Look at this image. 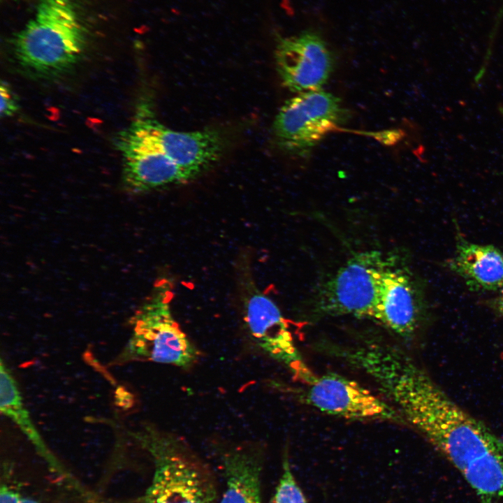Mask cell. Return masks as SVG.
<instances>
[{
	"label": "cell",
	"mask_w": 503,
	"mask_h": 503,
	"mask_svg": "<svg viewBox=\"0 0 503 503\" xmlns=\"http://www.w3.org/2000/svg\"><path fill=\"white\" fill-rule=\"evenodd\" d=\"M347 118L348 112L333 94L321 89L300 93L280 108L273 124L275 138L286 152L307 156Z\"/></svg>",
	"instance_id": "obj_8"
},
{
	"label": "cell",
	"mask_w": 503,
	"mask_h": 503,
	"mask_svg": "<svg viewBox=\"0 0 503 503\" xmlns=\"http://www.w3.org/2000/svg\"><path fill=\"white\" fill-rule=\"evenodd\" d=\"M242 314L252 340L268 357L283 365L306 385L316 377L306 364L286 319L276 303L256 286L247 271L240 278Z\"/></svg>",
	"instance_id": "obj_7"
},
{
	"label": "cell",
	"mask_w": 503,
	"mask_h": 503,
	"mask_svg": "<svg viewBox=\"0 0 503 503\" xmlns=\"http://www.w3.org/2000/svg\"><path fill=\"white\" fill-rule=\"evenodd\" d=\"M12 44L15 60L31 75L52 78L71 69L85 45L73 0H42Z\"/></svg>",
	"instance_id": "obj_2"
},
{
	"label": "cell",
	"mask_w": 503,
	"mask_h": 503,
	"mask_svg": "<svg viewBox=\"0 0 503 503\" xmlns=\"http://www.w3.org/2000/svg\"><path fill=\"white\" fill-rule=\"evenodd\" d=\"M493 309L503 316V292L490 302Z\"/></svg>",
	"instance_id": "obj_19"
},
{
	"label": "cell",
	"mask_w": 503,
	"mask_h": 503,
	"mask_svg": "<svg viewBox=\"0 0 503 503\" xmlns=\"http://www.w3.org/2000/svg\"><path fill=\"white\" fill-rule=\"evenodd\" d=\"M118 135L161 152L195 177L218 162L225 148L217 129L179 131L166 126L147 98L139 101L131 124Z\"/></svg>",
	"instance_id": "obj_5"
},
{
	"label": "cell",
	"mask_w": 503,
	"mask_h": 503,
	"mask_svg": "<svg viewBox=\"0 0 503 503\" xmlns=\"http://www.w3.org/2000/svg\"><path fill=\"white\" fill-rule=\"evenodd\" d=\"M172 291L170 282L161 280L136 312L133 334L119 358L122 361H151L189 369L199 360L200 351L173 316Z\"/></svg>",
	"instance_id": "obj_4"
},
{
	"label": "cell",
	"mask_w": 503,
	"mask_h": 503,
	"mask_svg": "<svg viewBox=\"0 0 503 503\" xmlns=\"http://www.w3.org/2000/svg\"><path fill=\"white\" fill-rule=\"evenodd\" d=\"M0 94L1 117H8L14 115L19 110V104L16 95L8 83L1 82Z\"/></svg>",
	"instance_id": "obj_17"
},
{
	"label": "cell",
	"mask_w": 503,
	"mask_h": 503,
	"mask_svg": "<svg viewBox=\"0 0 503 503\" xmlns=\"http://www.w3.org/2000/svg\"><path fill=\"white\" fill-rule=\"evenodd\" d=\"M298 391L302 402L326 414L351 421L404 425L383 397L358 382L335 372L316 376Z\"/></svg>",
	"instance_id": "obj_9"
},
{
	"label": "cell",
	"mask_w": 503,
	"mask_h": 503,
	"mask_svg": "<svg viewBox=\"0 0 503 503\" xmlns=\"http://www.w3.org/2000/svg\"><path fill=\"white\" fill-rule=\"evenodd\" d=\"M427 310L423 283L406 263L391 256L381 277L372 319L409 340L418 331Z\"/></svg>",
	"instance_id": "obj_10"
},
{
	"label": "cell",
	"mask_w": 503,
	"mask_h": 503,
	"mask_svg": "<svg viewBox=\"0 0 503 503\" xmlns=\"http://www.w3.org/2000/svg\"><path fill=\"white\" fill-rule=\"evenodd\" d=\"M20 503H39L36 500L31 498V497H22Z\"/></svg>",
	"instance_id": "obj_20"
},
{
	"label": "cell",
	"mask_w": 503,
	"mask_h": 503,
	"mask_svg": "<svg viewBox=\"0 0 503 503\" xmlns=\"http://www.w3.org/2000/svg\"><path fill=\"white\" fill-rule=\"evenodd\" d=\"M115 145L122 156L123 184L129 193H145L196 178L158 151L119 136Z\"/></svg>",
	"instance_id": "obj_12"
},
{
	"label": "cell",
	"mask_w": 503,
	"mask_h": 503,
	"mask_svg": "<svg viewBox=\"0 0 503 503\" xmlns=\"http://www.w3.org/2000/svg\"><path fill=\"white\" fill-rule=\"evenodd\" d=\"M261 456L257 449L238 448L224 456L225 490L219 503H261Z\"/></svg>",
	"instance_id": "obj_14"
},
{
	"label": "cell",
	"mask_w": 503,
	"mask_h": 503,
	"mask_svg": "<svg viewBox=\"0 0 503 503\" xmlns=\"http://www.w3.org/2000/svg\"><path fill=\"white\" fill-rule=\"evenodd\" d=\"M389 258L376 250L350 258L319 287L313 300L314 313L372 319L381 277Z\"/></svg>",
	"instance_id": "obj_6"
},
{
	"label": "cell",
	"mask_w": 503,
	"mask_h": 503,
	"mask_svg": "<svg viewBox=\"0 0 503 503\" xmlns=\"http://www.w3.org/2000/svg\"><path fill=\"white\" fill-rule=\"evenodd\" d=\"M0 409L9 417L34 443L39 452L51 462L50 455L37 430L32 423L29 412L24 407L17 383L7 366L1 360L0 366Z\"/></svg>",
	"instance_id": "obj_15"
},
{
	"label": "cell",
	"mask_w": 503,
	"mask_h": 503,
	"mask_svg": "<svg viewBox=\"0 0 503 503\" xmlns=\"http://www.w3.org/2000/svg\"><path fill=\"white\" fill-rule=\"evenodd\" d=\"M455 250L442 266L463 279L470 291L497 292L503 289V253L493 245L468 241L455 222Z\"/></svg>",
	"instance_id": "obj_13"
},
{
	"label": "cell",
	"mask_w": 503,
	"mask_h": 503,
	"mask_svg": "<svg viewBox=\"0 0 503 503\" xmlns=\"http://www.w3.org/2000/svg\"><path fill=\"white\" fill-rule=\"evenodd\" d=\"M22 495L16 487L4 482L1 486L0 503H20Z\"/></svg>",
	"instance_id": "obj_18"
},
{
	"label": "cell",
	"mask_w": 503,
	"mask_h": 503,
	"mask_svg": "<svg viewBox=\"0 0 503 503\" xmlns=\"http://www.w3.org/2000/svg\"><path fill=\"white\" fill-rule=\"evenodd\" d=\"M275 59L282 83L299 94L320 90L334 67V56L328 44L312 30L279 37Z\"/></svg>",
	"instance_id": "obj_11"
},
{
	"label": "cell",
	"mask_w": 503,
	"mask_h": 503,
	"mask_svg": "<svg viewBox=\"0 0 503 503\" xmlns=\"http://www.w3.org/2000/svg\"><path fill=\"white\" fill-rule=\"evenodd\" d=\"M272 503H307L296 481L286 451L284 453L282 472L275 488Z\"/></svg>",
	"instance_id": "obj_16"
},
{
	"label": "cell",
	"mask_w": 503,
	"mask_h": 503,
	"mask_svg": "<svg viewBox=\"0 0 503 503\" xmlns=\"http://www.w3.org/2000/svg\"><path fill=\"white\" fill-rule=\"evenodd\" d=\"M136 437L154 463L144 503H216L212 474L184 442L151 427Z\"/></svg>",
	"instance_id": "obj_3"
},
{
	"label": "cell",
	"mask_w": 503,
	"mask_h": 503,
	"mask_svg": "<svg viewBox=\"0 0 503 503\" xmlns=\"http://www.w3.org/2000/svg\"><path fill=\"white\" fill-rule=\"evenodd\" d=\"M396 408L465 478L481 503L503 500V439L456 404L426 372L400 389Z\"/></svg>",
	"instance_id": "obj_1"
}]
</instances>
